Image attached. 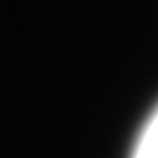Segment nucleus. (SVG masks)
Instances as JSON below:
<instances>
[{"instance_id":"f257e3e1","label":"nucleus","mask_w":158,"mask_h":158,"mask_svg":"<svg viewBox=\"0 0 158 158\" xmlns=\"http://www.w3.org/2000/svg\"><path fill=\"white\" fill-rule=\"evenodd\" d=\"M157 106H151L142 118L130 142L127 152L131 157H157L158 140Z\"/></svg>"}]
</instances>
